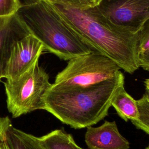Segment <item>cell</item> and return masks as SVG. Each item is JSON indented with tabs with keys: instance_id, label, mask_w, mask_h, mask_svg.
Listing matches in <instances>:
<instances>
[{
	"instance_id": "1",
	"label": "cell",
	"mask_w": 149,
	"mask_h": 149,
	"mask_svg": "<svg viewBox=\"0 0 149 149\" xmlns=\"http://www.w3.org/2000/svg\"><path fill=\"white\" fill-rule=\"evenodd\" d=\"M49 3L93 51L111 59L130 74L139 69V33H132L112 23L97 6L79 9Z\"/></svg>"
},
{
	"instance_id": "2",
	"label": "cell",
	"mask_w": 149,
	"mask_h": 149,
	"mask_svg": "<svg viewBox=\"0 0 149 149\" xmlns=\"http://www.w3.org/2000/svg\"><path fill=\"white\" fill-rule=\"evenodd\" d=\"M125 83L121 72L114 79L86 87H54L44 97V110L71 127L91 126L108 114L112 101Z\"/></svg>"
},
{
	"instance_id": "3",
	"label": "cell",
	"mask_w": 149,
	"mask_h": 149,
	"mask_svg": "<svg viewBox=\"0 0 149 149\" xmlns=\"http://www.w3.org/2000/svg\"><path fill=\"white\" fill-rule=\"evenodd\" d=\"M29 33L42 44L44 51L69 61L93 51L46 0L21 4L16 13Z\"/></svg>"
},
{
	"instance_id": "4",
	"label": "cell",
	"mask_w": 149,
	"mask_h": 149,
	"mask_svg": "<svg viewBox=\"0 0 149 149\" xmlns=\"http://www.w3.org/2000/svg\"><path fill=\"white\" fill-rule=\"evenodd\" d=\"M6 104L13 118L44 109V97L52 86L49 76L37 60L27 70L4 83Z\"/></svg>"
},
{
	"instance_id": "5",
	"label": "cell",
	"mask_w": 149,
	"mask_h": 149,
	"mask_svg": "<svg viewBox=\"0 0 149 149\" xmlns=\"http://www.w3.org/2000/svg\"><path fill=\"white\" fill-rule=\"evenodd\" d=\"M112 60L92 52L69 61L56 76L54 87H86L116 77L122 72Z\"/></svg>"
},
{
	"instance_id": "6",
	"label": "cell",
	"mask_w": 149,
	"mask_h": 149,
	"mask_svg": "<svg viewBox=\"0 0 149 149\" xmlns=\"http://www.w3.org/2000/svg\"><path fill=\"white\" fill-rule=\"evenodd\" d=\"M97 7L112 23L133 34L149 19V0H101Z\"/></svg>"
},
{
	"instance_id": "7",
	"label": "cell",
	"mask_w": 149,
	"mask_h": 149,
	"mask_svg": "<svg viewBox=\"0 0 149 149\" xmlns=\"http://www.w3.org/2000/svg\"><path fill=\"white\" fill-rule=\"evenodd\" d=\"M44 51L41 41L29 34L13 45L8 63L6 79H13L27 70Z\"/></svg>"
},
{
	"instance_id": "8",
	"label": "cell",
	"mask_w": 149,
	"mask_h": 149,
	"mask_svg": "<svg viewBox=\"0 0 149 149\" xmlns=\"http://www.w3.org/2000/svg\"><path fill=\"white\" fill-rule=\"evenodd\" d=\"M29 34L16 13L0 17V80L6 77L8 63L14 44Z\"/></svg>"
},
{
	"instance_id": "9",
	"label": "cell",
	"mask_w": 149,
	"mask_h": 149,
	"mask_svg": "<svg viewBox=\"0 0 149 149\" xmlns=\"http://www.w3.org/2000/svg\"><path fill=\"white\" fill-rule=\"evenodd\" d=\"M85 142L89 149H129V142L120 133L115 121L87 127Z\"/></svg>"
},
{
	"instance_id": "10",
	"label": "cell",
	"mask_w": 149,
	"mask_h": 149,
	"mask_svg": "<svg viewBox=\"0 0 149 149\" xmlns=\"http://www.w3.org/2000/svg\"><path fill=\"white\" fill-rule=\"evenodd\" d=\"M0 149H45L40 138L12 125L0 135Z\"/></svg>"
},
{
	"instance_id": "11",
	"label": "cell",
	"mask_w": 149,
	"mask_h": 149,
	"mask_svg": "<svg viewBox=\"0 0 149 149\" xmlns=\"http://www.w3.org/2000/svg\"><path fill=\"white\" fill-rule=\"evenodd\" d=\"M118 115L125 121H130L137 119L139 111L137 101L125 90L124 86L122 87L115 94L111 104Z\"/></svg>"
},
{
	"instance_id": "12",
	"label": "cell",
	"mask_w": 149,
	"mask_h": 149,
	"mask_svg": "<svg viewBox=\"0 0 149 149\" xmlns=\"http://www.w3.org/2000/svg\"><path fill=\"white\" fill-rule=\"evenodd\" d=\"M45 149H79L71 134L56 129L39 137Z\"/></svg>"
},
{
	"instance_id": "13",
	"label": "cell",
	"mask_w": 149,
	"mask_h": 149,
	"mask_svg": "<svg viewBox=\"0 0 149 149\" xmlns=\"http://www.w3.org/2000/svg\"><path fill=\"white\" fill-rule=\"evenodd\" d=\"M145 92L141 98L136 100L139 111L137 119L131 121L139 129L149 135V79L144 81Z\"/></svg>"
},
{
	"instance_id": "14",
	"label": "cell",
	"mask_w": 149,
	"mask_h": 149,
	"mask_svg": "<svg viewBox=\"0 0 149 149\" xmlns=\"http://www.w3.org/2000/svg\"><path fill=\"white\" fill-rule=\"evenodd\" d=\"M138 57L139 61L149 55V19L139 32Z\"/></svg>"
},
{
	"instance_id": "15",
	"label": "cell",
	"mask_w": 149,
	"mask_h": 149,
	"mask_svg": "<svg viewBox=\"0 0 149 149\" xmlns=\"http://www.w3.org/2000/svg\"><path fill=\"white\" fill-rule=\"evenodd\" d=\"M51 3H55L70 6L79 9H87L97 6L101 0H46Z\"/></svg>"
},
{
	"instance_id": "16",
	"label": "cell",
	"mask_w": 149,
	"mask_h": 149,
	"mask_svg": "<svg viewBox=\"0 0 149 149\" xmlns=\"http://www.w3.org/2000/svg\"><path fill=\"white\" fill-rule=\"evenodd\" d=\"M21 4L19 0H0V17L15 14Z\"/></svg>"
},
{
	"instance_id": "17",
	"label": "cell",
	"mask_w": 149,
	"mask_h": 149,
	"mask_svg": "<svg viewBox=\"0 0 149 149\" xmlns=\"http://www.w3.org/2000/svg\"><path fill=\"white\" fill-rule=\"evenodd\" d=\"M11 125L8 117H0V135Z\"/></svg>"
},
{
	"instance_id": "18",
	"label": "cell",
	"mask_w": 149,
	"mask_h": 149,
	"mask_svg": "<svg viewBox=\"0 0 149 149\" xmlns=\"http://www.w3.org/2000/svg\"><path fill=\"white\" fill-rule=\"evenodd\" d=\"M139 66L140 68L149 71V55L139 61Z\"/></svg>"
},
{
	"instance_id": "19",
	"label": "cell",
	"mask_w": 149,
	"mask_h": 149,
	"mask_svg": "<svg viewBox=\"0 0 149 149\" xmlns=\"http://www.w3.org/2000/svg\"><path fill=\"white\" fill-rule=\"evenodd\" d=\"M146 149H149V146H147V147H146Z\"/></svg>"
},
{
	"instance_id": "20",
	"label": "cell",
	"mask_w": 149,
	"mask_h": 149,
	"mask_svg": "<svg viewBox=\"0 0 149 149\" xmlns=\"http://www.w3.org/2000/svg\"><path fill=\"white\" fill-rule=\"evenodd\" d=\"M79 149H83V148H80Z\"/></svg>"
}]
</instances>
